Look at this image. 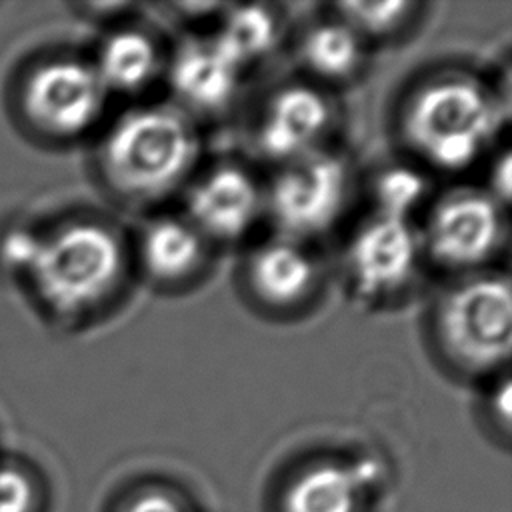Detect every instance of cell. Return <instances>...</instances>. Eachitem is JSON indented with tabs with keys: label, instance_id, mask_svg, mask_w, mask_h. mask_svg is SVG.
Returning <instances> with one entry per match:
<instances>
[{
	"label": "cell",
	"instance_id": "1",
	"mask_svg": "<svg viewBox=\"0 0 512 512\" xmlns=\"http://www.w3.org/2000/svg\"><path fill=\"white\" fill-rule=\"evenodd\" d=\"M502 116L504 108L490 86L464 72H444L412 90L400 130L418 158L456 172L488 150Z\"/></svg>",
	"mask_w": 512,
	"mask_h": 512
},
{
	"label": "cell",
	"instance_id": "2",
	"mask_svg": "<svg viewBox=\"0 0 512 512\" xmlns=\"http://www.w3.org/2000/svg\"><path fill=\"white\" fill-rule=\"evenodd\" d=\"M198 158V136L182 110L140 106L122 114L98 150L108 186L136 202H152L176 190Z\"/></svg>",
	"mask_w": 512,
	"mask_h": 512
},
{
	"label": "cell",
	"instance_id": "3",
	"mask_svg": "<svg viewBox=\"0 0 512 512\" xmlns=\"http://www.w3.org/2000/svg\"><path fill=\"white\" fill-rule=\"evenodd\" d=\"M34 294L60 316L100 306L124 270L120 238L102 222L74 220L32 242L24 256Z\"/></svg>",
	"mask_w": 512,
	"mask_h": 512
},
{
	"label": "cell",
	"instance_id": "4",
	"mask_svg": "<svg viewBox=\"0 0 512 512\" xmlns=\"http://www.w3.org/2000/svg\"><path fill=\"white\" fill-rule=\"evenodd\" d=\"M434 336L452 366L492 374L506 366L512 340L510 282L498 274H472L454 284L434 310Z\"/></svg>",
	"mask_w": 512,
	"mask_h": 512
},
{
	"label": "cell",
	"instance_id": "5",
	"mask_svg": "<svg viewBox=\"0 0 512 512\" xmlns=\"http://www.w3.org/2000/svg\"><path fill=\"white\" fill-rule=\"evenodd\" d=\"M348 182L346 162L328 150L280 164L264 188V214L270 216L278 236L304 242L338 220Z\"/></svg>",
	"mask_w": 512,
	"mask_h": 512
},
{
	"label": "cell",
	"instance_id": "6",
	"mask_svg": "<svg viewBox=\"0 0 512 512\" xmlns=\"http://www.w3.org/2000/svg\"><path fill=\"white\" fill-rule=\"evenodd\" d=\"M504 234V206L488 190L460 188L434 204L420 242L436 264L476 272L500 250Z\"/></svg>",
	"mask_w": 512,
	"mask_h": 512
},
{
	"label": "cell",
	"instance_id": "7",
	"mask_svg": "<svg viewBox=\"0 0 512 512\" xmlns=\"http://www.w3.org/2000/svg\"><path fill=\"white\" fill-rule=\"evenodd\" d=\"M106 94L92 64L56 58L26 76L20 106L38 132L52 138H74L98 120Z\"/></svg>",
	"mask_w": 512,
	"mask_h": 512
},
{
	"label": "cell",
	"instance_id": "8",
	"mask_svg": "<svg viewBox=\"0 0 512 512\" xmlns=\"http://www.w3.org/2000/svg\"><path fill=\"white\" fill-rule=\"evenodd\" d=\"M420 256V232L410 218L372 210L348 242L346 268L362 296L384 298L410 284Z\"/></svg>",
	"mask_w": 512,
	"mask_h": 512
},
{
	"label": "cell",
	"instance_id": "9",
	"mask_svg": "<svg viewBox=\"0 0 512 512\" xmlns=\"http://www.w3.org/2000/svg\"><path fill=\"white\" fill-rule=\"evenodd\" d=\"M264 214V188L234 164H222L196 178L186 194L184 218L206 242H234Z\"/></svg>",
	"mask_w": 512,
	"mask_h": 512
},
{
	"label": "cell",
	"instance_id": "10",
	"mask_svg": "<svg viewBox=\"0 0 512 512\" xmlns=\"http://www.w3.org/2000/svg\"><path fill=\"white\" fill-rule=\"evenodd\" d=\"M332 126V104L312 84H290L276 90L256 122L258 150L286 164L322 150L320 144Z\"/></svg>",
	"mask_w": 512,
	"mask_h": 512
},
{
	"label": "cell",
	"instance_id": "11",
	"mask_svg": "<svg viewBox=\"0 0 512 512\" xmlns=\"http://www.w3.org/2000/svg\"><path fill=\"white\" fill-rule=\"evenodd\" d=\"M168 84L176 100L194 112H220L238 92L242 68L210 38H192L168 62Z\"/></svg>",
	"mask_w": 512,
	"mask_h": 512
},
{
	"label": "cell",
	"instance_id": "12",
	"mask_svg": "<svg viewBox=\"0 0 512 512\" xmlns=\"http://www.w3.org/2000/svg\"><path fill=\"white\" fill-rule=\"evenodd\" d=\"M246 282L262 304L290 308L312 294L318 282V268L302 242L276 236L250 252Z\"/></svg>",
	"mask_w": 512,
	"mask_h": 512
},
{
	"label": "cell",
	"instance_id": "13",
	"mask_svg": "<svg viewBox=\"0 0 512 512\" xmlns=\"http://www.w3.org/2000/svg\"><path fill=\"white\" fill-rule=\"evenodd\" d=\"M376 478L370 460H322L300 470L282 498V512H360Z\"/></svg>",
	"mask_w": 512,
	"mask_h": 512
},
{
	"label": "cell",
	"instance_id": "14",
	"mask_svg": "<svg viewBox=\"0 0 512 512\" xmlns=\"http://www.w3.org/2000/svg\"><path fill=\"white\" fill-rule=\"evenodd\" d=\"M208 242L184 216H158L138 238L144 272L158 284H176L194 276L206 260Z\"/></svg>",
	"mask_w": 512,
	"mask_h": 512
},
{
	"label": "cell",
	"instance_id": "15",
	"mask_svg": "<svg viewBox=\"0 0 512 512\" xmlns=\"http://www.w3.org/2000/svg\"><path fill=\"white\" fill-rule=\"evenodd\" d=\"M300 64L324 82H344L358 74L366 56V42L338 16L308 26L296 46Z\"/></svg>",
	"mask_w": 512,
	"mask_h": 512
},
{
	"label": "cell",
	"instance_id": "16",
	"mask_svg": "<svg viewBox=\"0 0 512 512\" xmlns=\"http://www.w3.org/2000/svg\"><path fill=\"white\" fill-rule=\"evenodd\" d=\"M106 92L132 94L146 88L160 68L156 42L138 28H120L104 38L92 64Z\"/></svg>",
	"mask_w": 512,
	"mask_h": 512
},
{
	"label": "cell",
	"instance_id": "17",
	"mask_svg": "<svg viewBox=\"0 0 512 512\" xmlns=\"http://www.w3.org/2000/svg\"><path fill=\"white\" fill-rule=\"evenodd\" d=\"M278 36V20L266 6L238 4L222 8L216 44L240 66H248L268 54Z\"/></svg>",
	"mask_w": 512,
	"mask_h": 512
},
{
	"label": "cell",
	"instance_id": "18",
	"mask_svg": "<svg viewBox=\"0 0 512 512\" xmlns=\"http://www.w3.org/2000/svg\"><path fill=\"white\" fill-rule=\"evenodd\" d=\"M416 8L414 2H344L336 6V16L366 42L404 30L412 22Z\"/></svg>",
	"mask_w": 512,
	"mask_h": 512
},
{
	"label": "cell",
	"instance_id": "19",
	"mask_svg": "<svg viewBox=\"0 0 512 512\" xmlns=\"http://www.w3.org/2000/svg\"><path fill=\"white\" fill-rule=\"evenodd\" d=\"M426 192L424 178L408 166L382 170L372 184V210L410 218L420 206Z\"/></svg>",
	"mask_w": 512,
	"mask_h": 512
},
{
	"label": "cell",
	"instance_id": "20",
	"mask_svg": "<svg viewBox=\"0 0 512 512\" xmlns=\"http://www.w3.org/2000/svg\"><path fill=\"white\" fill-rule=\"evenodd\" d=\"M40 476L16 458H0V512H44Z\"/></svg>",
	"mask_w": 512,
	"mask_h": 512
},
{
	"label": "cell",
	"instance_id": "21",
	"mask_svg": "<svg viewBox=\"0 0 512 512\" xmlns=\"http://www.w3.org/2000/svg\"><path fill=\"white\" fill-rule=\"evenodd\" d=\"M122 512H188V506L168 490L150 488L136 494Z\"/></svg>",
	"mask_w": 512,
	"mask_h": 512
},
{
	"label": "cell",
	"instance_id": "22",
	"mask_svg": "<svg viewBox=\"0 0 512 512\" xmlns=\"http://www.w3.org/2000/svg\"><path fill=\"white\" fill-rule=\"evenodd\" d=\"M490 196H494L502 206L510 198V154L504 150L502 156L496 160L490 172Z\"/></svg>",
	"mask_w": 512,
	"mask_h": 512
},
{
	"label": "cell",
	"instance_id": "23",
	"mask_svg": "<svg viewBox=\"0 0 512 512\" xmlns=\"http://www.w3.org/2000/svg\"><path fill=\"white\" fill-rule=\"evenodd\" d=\"M510 412H512L510 382H508V378H504L502 382H498L496 390L490 396V414H492V418L502 422L504 430H508L510 428Z\"/></svg>",
	"mask_w": 512,
	"mask_h": 512
}]
</instances>
